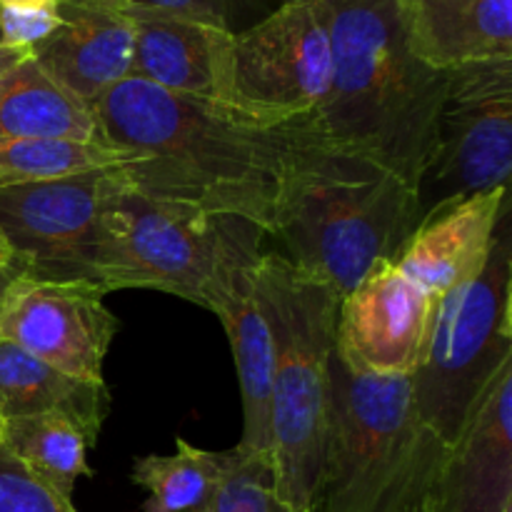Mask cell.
Wrapping results in <instances>:
<instances>
[{
    "label": "cell",
    "mask_w": 512,
    "mask_h": 512,
    "mask_svg": "<svg viewBox=\"0 0 512 512\" xmlns=\"http://www.w3.org/2000/svg\"><path fill=\"white\" fill-rule=\"evenodd\" d=\"M0 443L55 493L73 500L75 483L90 478L88 438L70 418L58 413L10 418Z\"/></svg>",
    "instance_id": "obj_21"
},
{
    "label": "cell",
    "mask_w": 512,
    "mask_h": 512,
    "mask_svg": "<svg viewBox=\"0 0 512 512\" xmlns=\"http://www.w3.org/2000/svg\"><path fill=\"white\" fill-rule=\"evenodd\" d=\"M0 45H3V33H0Z\"/></svg>",
    "instance_id": "obj_33"
},
{
    "label": "cell",
    "mask_w": 512,
    "mask_h": 512,
    "mask_svg": "<svg viewBox=\"0 0 512 512\" xmlns=\"http://www.w3.org/2000/svg\"><path fill=\"white\" fill-rule=\"evenodd\" d=\"M105 173L68 175L0 190V238L23 275L93 283Z\"/></svg>",
    "instance_id": "obj_11"
},
{
    "label": "cell",
    "mask_w": 512,
    "mask_h": 512,
    "mask_svg": "<svg viewBox=\"0 0 512 512\" xmlns=\"http://www.w3.org/2000/svg\"><path fill=\"white\" fill-rule=\"evenodd\" d=\"M118 8H145L160 10V13L183 15V18L200 20V23L215 25V28H230V10L235 0H105Z\"/></svg>",
    "instance_id": "obj_26"
},
{
    "label": "cell",
    "mask_w": 512,
    "mask_h": 512,
    "mask_svg": "<svg viewBox=\"0 0 512 512\" xmlns=\"http://www.w3.org/2000/svg\"><path fill=\"white\" fill-rule=\"evenodd\" d=\"M228 460L230 450L210 453L180 438L173 455L135 460L130 480L148 493L143 512H203L223 480Z\"/></svg>",
    "instance_id": "obj_22"
},
{
    "label": "cell",
    "mask_w": 512,
    "mask_h": 512,
    "mask_svg": "<svg viewBox=\"0 0 512 512\" xmlns=\"http://www.w3.org/2000/svg\"><path fill=\"white\" fill-rule=\"evenodd\" d=\"M423 512H512V358L445 448Z\"/></svg>",
    "instance_id": "obj_13"
},
{
    "label": "cell",
    "mask_w": 512,
    "mask_h": 512,
    "mask_svg": "<svg viewBox=\"0 0 512 512\" xmlns=\"http://www.w3.org/2000/svg\"><path fill=\"white\" fill-rule=\"evenodd\" d=\"M255 290L273 338L270 463L275 493L290 510L310 512L328 435L340 298L278 253L260 255Z\"/></svg>",
    "instance_id": "obj_4"
},
{
    "label": "cell",
    "mask_w": 512,
    "mask_h": 512,
    "mask_svg": "<svg viewBox=\"0 0 512 512\" xmlns=\"http://www.w3.org/2000/svg\"><path fill=\"white\" fill-rule=\"evenodd\" d=\"M18 275H23V268H20L18 263H10V265H3V268H0V300H3V293H5V288L10 285V280L18 278Z\"/></svg>",
    "instance_id": "obj_29"
},
{
    "label": "cell",
    "mask_w": 512,
    "mask_h": 512,
    "mask_svg": "<svg viewBox=\"0 0 512 512\" xmlns=\"http://www.w3.org/2000/svg\"><path fill=\"white\" fill-rule=\"evenodd\" d=\"M100 138L123 153L118 180L145 195L250 220L273 235L288 128L125 78L93 103Z\"/></svg>",
    "instance_id": "obj_1"
},
{
    "label": "cell",
    "mask_w": 512,
    "mask_h": 512,
    "mask_svg": "<svg viewBox=\"0 0 512 512\" xmlns=\"http://www.w3.org/2000/svg\"><path fill=\"white\" fill-rule=\"evenodd\" d=\"M30 58L28 53H20V50H13V48H5V45H0V78H3L8 70H13L15 65L20 63V60Z\"/></svg>",
    "instance_id": "obj_27"
},
{
    "label": "cell",
    "mask_w": 512,
    "mask_h": 512,
    "mask_svg": "<svg viewBox=\"0 0 512 512\" xmlns=\"http://www.w3.org/2000/svg\"><path fill=\"white\" fill-rule=\"evenodd\" d=\"M512 215L500 218L483 270L435 303L428 343L410 375L420 420L448 448L512 358Z\"/></svg>",
    "instance_id": "obj_7"
},
{
    "label": "cell",
    "mask_w": 512,
    "mask_h": 512,
    "mask_svg": "<svg viewBox=\"0 0 512 512\" xmlns=\"http://www.w3.org/2000/svg\"><path fill=\"white\" fill-rule=\"evenodd\" d=\"M55 138L103 143L93 108L53 83L33 58L0 78V140Z\"/></svg>",
    "instance_id": "obj_20"
},
{
    "label": "cell",
    "mask_w": 512,
    "mask_h": 512,
    "mask_svg": "<svg viewBox=\"0 0 512 512\" xmlns=\"http://www.w3.org/2000/svg\"><path fill=\"white\" fill-rule=\"evenodd\" d=\"M110 410L105 383L65 375L53 365L33 358L18 345L0 340V418H30L58 413L73 420L90 445L98 440Z\"/></svg>",
    "instance_id": "obj_19"
},
{
    "label": "cell",
    "mask_w": 512,
    "mask_h": 512,
    "mask_svg": "<svg viewBox=\"0 0 512 512\" xmlns=\"http://www.w3.org/2000/svg\"><path fill=\"white\" fill-rule=\"evenodd\" d=\"M310 3H320V0H278V8L280 5H310Z\"/></svg>",
    "instance_id": "obj_31"
},
{
    "label": "cell",
    "mask_w": 512,
    "mask_h": 512,
    "mask_svg": "<svg viewBox=\"0 0 512 512\" xmlns=\"http://www.w3.org/2000/svg\"><path fill=\"white\" fill-rule=\"evenodd\" d=\"M330 78L333 48L320 5H280L233 35L228 108L275 128L313 113Z\"/></svg>",
    "instance_id": "obj_9"
},
{
    "label": "cell",
    "mask_w": 512,
    "mask_h": 512,
    "mask_svg": "<svg viewBox=\"0 0 512 512\" xmlns=\"http://www.w3.org/2000/svg\"><path fill=\"white\" fill-rule=\"evenodd\" d=\"M333 78L305 123L418 188L448 70L410 50L395 0H320Z\"/></svg>",
    "instance_id": "obj_2"
},
{
    "label": "cell",
    "mask_w": 512,
    "mask_h": 512,
    "mask_svg": "<svg viewBox=\"0 0 512 512\" xmlns=\"http://www.w3.org/2000/svg\"><path fill=\"white\" fill-rule=\"evenodd\" d=\"M60 25L30 53L58 88L93 108L133 73V23L105 0H60Z\"/></svg>",
    "instance_id": "obj_15"
},
{
    "label": "cell",
    "mask_w": 512,
    "mask_h": 512,
    "mask_svg": "<svg viewBox=\"0 0 512 512\" xmlns=\"http://www.w3.org/2000/svg\"><path fill=\"white\" fill-rule=\"evenodd\" d=\"M3 8H58L60 0H0Z\"/></svg>",
    "instance_id": "obj_28"
},
{
    "label": "cell",
    "mask_w": 512,
    "mask_h": 512,
    "mask_svg": "<svg viewBox=\"0 0 512 512\" xmlns=\"http://www.w3.org/2000/svg\"><path fill=\"white\" fill-rule=\"evenodd\" d=\"M263 230L233 215L130 188L103 178L93 283L105 293L148 288L213 310L230 270L260 255Z\"/></svg>",
    "instance_id": "obj_6"
},
{
    "label": "cell",
    "mask_w": 512,
    "mask_h": 512,
    "mask_svg": "<svg viewBox=\"0 0 512 512\" xmlns=\"http://www.w3.org/2000/svg\"><path fill=\"white\" fill-rule=\"evenodd\" d=\"M410 50L435 70L512 58V0H395Z\"/></svg>",
    "instance_id": "obj_17"
},
{
    "label": "cell",
    "mask_w": 512,
    "mask_h": 512,
    "mask_svg": "<svg viewBox=\"0 0 512 512\" xmlns=\"http://www.w3.org/2000/svg\"><path fill=\"white\" fill-rule=\"evenodd\" d=\"M123 163V153L100 143L55 138L0 140V190L68 175L105 173Z\"/></svg>",
    "instance_id": "obj_23"
},
{
    "label": "cell",
    "mask_w": 512,
    "mask_h": 512,
    "mask_svg": "<svg viewBox=\"0 0 512 512\" xmlns=\"http://www.w3.org/2000/svg\"><path fill=\"white\" fill-rule=\"evenodd\" d=\"M263 255V253H260ZM258 258L243 260L230 270L213 313L228 333L243 395L245 453L270 455V380H273V338L255 290Z\"/></svg>",
    "instance_id": "obj_18"
},
{
    "label": "cell",
    "mask_w": 512,
    "mask_h": 512,
    "mask_svg": "<svg viewBox=\"0 0 512 512\" xmlns=\"http://www.w3.org/2000/svg\"><path fill=\"white\" fill-rule=\"evenodd\" d=\"M508 208V188H500L433 210L398 250L395 265L433 298H440L483 270Z\"/></svg>",
    "instance_id": "obj_16"
},
{
    "label": "cell",
    "mask_w": 512,
    "mask_h": 512,
    "mask_svg": "<svg viewBox=\"0 0 512 512\" xmlns=\"http://www.w3.org/2000/svg\"><path fill=\"white\" fill-rule=\"evenodd\" d=\"M3 425H5V420L0 418V438H3Z\"/></svg>",
    "instance_id": "obj_32"
},
{
    "label": "cell",
    "mask_w": 512,
    "mask_h": 512,
    "mask_svg": "<svg viewBox=\"0 0 512 512\" xmlns=\"http://www.w3.org/2000/svg\"><path fill=\"white\" fill-rule=\"evenodd\" d=\"M203 512H295L275 493L270 455L245 453L235 445L228 468Z\"/></svg>",
    "instance_id": "obj_24"
},
{
    "label": "cell",
    "mask_w": 512,
    "mask_h": 512,
    "mask_svg": "<svg viewBox=\"0 0 512 512\" xmlns=\"http://www.w3.org/2000/svg\"><path fill=\"white\" fill-rule=\"evenodd\" d=\"M435 303L393 258L380 260L340 298L335 358L353 375L410 378L423 358Z\"/></svg>",
    "instance_id": "obj_12"
},
{
    "label": "cell",
    "mask_w": 512,
    "mask_h": 512,
    "mask_svg": "<svg viewBox=\"0 0 512 512\" xmlns=\"http://www.w3.org/2000/svg\"><path fill=\"white\" fill-rule=\"evenodd\" d=\"M512 175V58L448 70L428 160L415 188L420 220L443 205L508 188Z\"/></svg>",
    "instance_id": "obj_8"
},
{
    "label": "cell",
    "mask_w": 512,
    "mask_h": 512,
    "mask_svg": "<svg viewBox=\"0 0 512 512\" xmlns=\"http://www.w3.org/2000/svg\"><path fill=\"white\" fill-rule=\"evenodd\" d=\"M285 128L288 163L273 235L295 268L345 298L418 228V193L385 165L320 138L303 118Z\"/></svg>",
    "instance_id": "obj_3"
},
{
    "label": "cell",
    "mask_w": 512,
    "mask_h": 512,
    "mask_svg": "<svg viewBox=\"0 0 512 512\" xmlns=\"http://www.w3.org/2000/svg\"><path fill=\"white\" fill-rule=\"evenodd\" d=\"M105 290L90 280L18 275L0 300V340L85 383H103V360L118 333Z\"/></svg>",
    "instance_id": "obj_10"
},
{
    "label": "cell",
    "mask_w": 512,
    "mask_h": 512,
    "mask_svg": "<svg viewBox=\"0 0 512 512\" xmlns=\"http://www.w3.org/2000/svg\"><path fill=\"white\" fill-rule=\"evenodd\" d=\"M445 445L410 378L353 375L333 355L323 470L310 512H423Z\"/></svg>",
    "instance_id": "obj_5"
},
{
    "label": "cell",
    "mask_w": 512,
    "mask_h": 512,
    "mask_svg": "<svg viewBox=\"0 0 512 512\" xmlns=\"http://www.w3.org/2000/svg\"><path fill=\"white\" fill-rule=\"evenodd\" d=\"M123 10L133 23V78L228 108L233 30L160 10Z\"/></svg>",
    "instance_id": "obj_14"
},
{
    "label": "cell",
    "mask_w": 512,
    "mask_h": 512,
    "mask_svg": "<svg viewBox=\"0 0 512 512\" xmlns=\"http://www.w3.org/2000/svg\"><path fill=\"white\" fill-rule=\"evenodd\" d=\"M10 263H15V260H13V255H10V250H8V245H5V240L0 238V268H3V265H10Z\"/></svg>",
    "instance_id": "obj_30"
},
{
    "label": "cell",
    "mask_w": 512,
    "mask_h": 512,
    "mask_svg": "<svg viewBox=\"0 0 512 512\" xmlns=\"http://www.w3.org/2000/svg\"><path fill=\"white\" fill-rule=\"evenodd\" d=\"M0 512H78L0 443Z\"/></svg>",
    "instance_id": "obj_25"
}]
</instances>
